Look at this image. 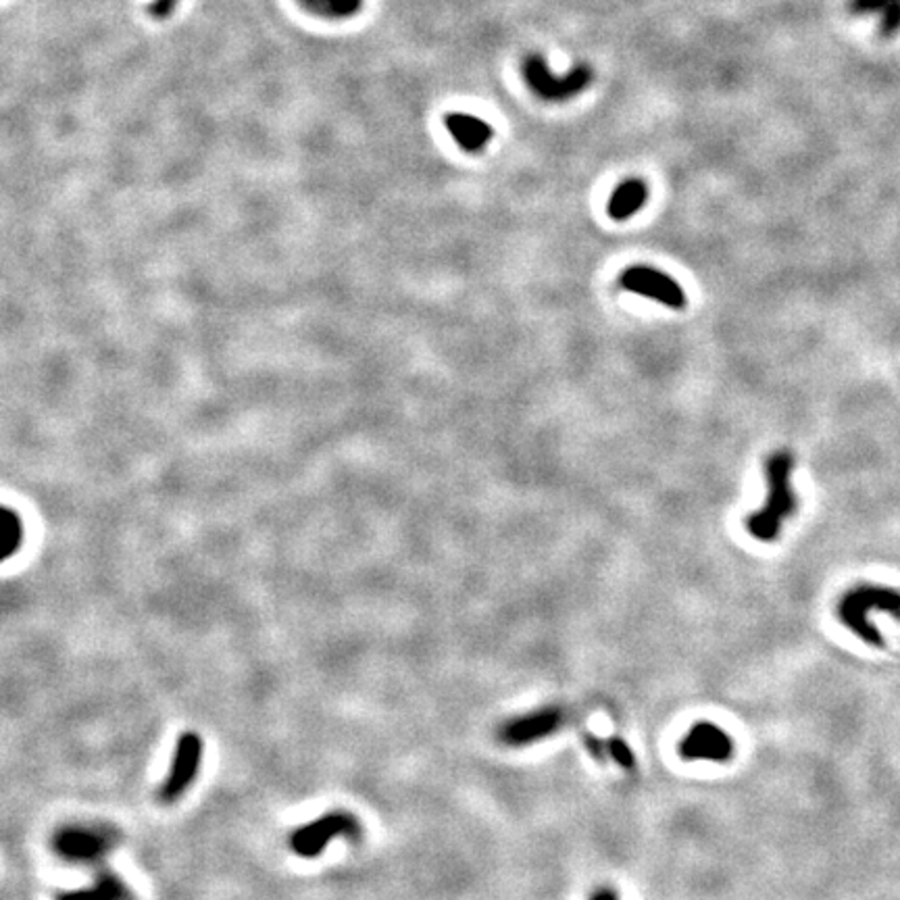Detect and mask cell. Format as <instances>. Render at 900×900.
<instances>
[{"mask_svg": "<svg viewBox=\"0 0 900 900\" xmlns=\"http://www.w3.org/2000/svg\"><path fill=\"white\" fill-rule=\"evenodd\" d=\"M648 200V186L644 179L629 177L615 188L609 200V215L615 221H626L636 215Z\"/></svg>", "mask_w": 900, "mask_h": 900, "instance_id": "10", "label": "cell"}, {"mask_svg": "<svg viewBox=\"0 0 900 900\" xmlns=\"http://www.w3.org/2000/svg\"><path fill=\"white\" fill-rule=\"evenodd\" d=\"M176 5H177V0H155V3L150 5L148 13L153 15L155 19H167L169 15L174 13Z\"/></svg>", "mask_w": 900, "mask_h": 900, "instance_id": "16", "label": "cell"}, {"mask_svg": "<svg viewBox=\"0 0 900 900\" xmlns=\"http://www.w3.org/2000/svg\"><path fill=\"white\" fill-rule=\"evenodd\" d=\"M565 712L559 707H544L521 717H513L498 727V740L505 746H528L559 732Z\"/></svg>", "mask_w": 900, "mask_h": 900, "instance_id": "5", "label": "cell"}, {"mask_svg": "<svg viewBox=\"0 0 900 900\" xmlns=\"http://www.w3.org/2000/svg\"><path fill=\"white\" fill-rule=\"evenodd\" d=\"M678 753L686 761L727 763L734 756V740L719 725L702 722L690 727L680 742Z\"/></svg>", "mask_w": 900, "mask_h": 900, "instance_id": "7", "label": "cell"}, {"mask_svg": "<svg viewBox=\"0 0 900 900\" xmlns=\"http://www.w3.org/2000/svg\"><path fill=\"white\" fill-rule=\"evenodd\" d=\"M521 71L531 92L549 102H562L573 99V96L584 92V90L592 84V78H595L590 65L586 63L575 65L567 75L557 78V75L549 70V63L544 61L542 55L525 57Z\"/></svg>", "mask_w": 900, "mask_h": 900, "instance_id": "3", "label": "cell"}, {"mask_svg": "<svg viewBox=\"0 0 900 900\" xmlns=\"http://www.w3.org/2000/svg\"><path fill=\"white\" fill-rule=\"evenodd\" d=\"M202 750H205V745H202V738L198 734L186 732L179 736L174 765H171V774L167 779H165V784L161 788L163 802H176L188 788H190L194 777L198 774Z\"/></svg>", "mask_w": 900, "mask_h": 900, "instance_id": "8", "label": "cell"}, {"mask_svg": "<svg viewBox=\"0 0 900 900\" xmlns=\"http://www.w3.org/2000/svg\"><path fill=\"white\" fill-rule=\"evenodd\" d=\"M900 32V0H890L880 15V36L892 38Z\"/></svg>", "mask_w": 900, "mask_h": 900, "instance_id": "13", "label": "cell"}, {"mask_svg": "<svg viewBox=\"0 0 900 900\" xmlns=\"http://www.w3.org/2000/svg\"><path fill=\"white\" fill-rule=\"evenodd\" d=\"M621 286L634 295L652 298L673 311L686 309V292L671 275L648 265H634L621 273Z\"/></svg>", "mask_w": 900, "mask_h": 900, "instance_id": "4", "label": "cell"}, {"mask_svg": "<svg viewBox=\"0 0 900 900\" xmlns=\"http://www.w3.org/2000/svg\"><path fill=\"white\" fill-rule=\"evenodd\" d=\"M890 0H851L849 11L852 15H882Z\"/></svg>", "mask_w": 900, "mask_h": 900, "instance_id": "14", "label": "cell"}, {"mask_svg": "<svg viewBox=\"0 0 900 900\" xmlns=\"http://www.w3.org/2000/svg\"><path fill=\"white\" fill-rule=\"evenodd\" d=\"M63 900H104L102 895H92V892H81V895L65 896Z\"/></svg>", "mask_w": 900, "mask_h": 900, "instance_id": "18", "label": "cell"}, {"mask_svg": "<svg viewBox=\"0 0 900 900\" xmlns=\"http://www.w3.org/2000/svg\"><path fill=\"white\" fill-rule=\"evenodd\" d=\"M875 611L886 613L900 621V590L877 582H859L840 596L836 605L838 621L861 642L873 648L884 647V636L873 624Z\"/></svg>", "mask_w": 900, "mask_h": 900, "instance_id": "1", "label": "cell"}, {"mask_svg": "<svg viewBox=\"0 0 900 900\" xmlns=\"http://www.w3.org/2000/svg\"><path fill=\"white\" fill-rule=\"evenodd\" d=\"M445 125L450 136L456 140V145L467 153H479L494 136L490 125L474 115H467V112H448L445 117Z\"/></svg>", "mask_w": 900, "mask_h": 900, "instance_id": "9", "label": "cell"}, {"mask_svg": "<svg viewBox=\"0 0 900 900\" xmlns=\"http://www.w3.org/2000/svg\"><path fill=\"white\" fill-rule=\"evenodd\" d=\"M309 13L327 19H344L361 9V0H298Z\"/></svg>", "mask_w": 900, "mask_h": 900, "instance_id": "11", "label": "cell"}, {"mask_svg": "<svg viewBox=\"0 0 900 900\" xmlns=\"http://www.w3.org/2000/svg\"><path fill=\"white\" fill-rule=\"evenodd\" d=\"M794 469V459L788 450H777L769 455L765 461V477H767V500L761 511L746 517L748 534L761 540V542H771L779 536L782 523L797 511L798 500L792 490L790 476Z\"/></svg>", "mask_w": 900, "mask_h": 900, "instance_id": "2", "label": "cell"}, {"mask_svg": "<svg viewBox=\"0 0 900 900\" xmlns=\"http://www.w3.org/2000/svg\"><path fill=\"white\" fill-rule=\"evenodd\" d=\"M359 821L348 813H327L321 820L300 828L290 844L300 857H317L324 846L336 836H359Z\"/></svg>", "mask_w": 900, "mask_h": 900, "instance_id": "6", "label": "cell"}, {"mask_svg": "<svg viewBox=\"0 0 900 900\" xmlns=\"http://www.w3.org/2000/svg\"><path fill=\"white\" fill-rule=\"evenodd\" d=\"M584 745H586L588 753L595 756L596 761H605L606 755H609V750H606V740H600L598 736H595V734H590V732L584 734Z\"/></svg>", "mask_w": 900, "mask_h": 900, "instance_id": "15", "label": "cell"}, {"mask_svg": "<svg viewBox=\"0 0 900 900\" xmlns=\"http://www.w3.org/2000/svg\"><path fill=\"white\" fill-rule=\"evenodd\" d=\"M606 750H609V756L619 765V767H624L626 771H632L636 767L634 750L626 745V740H621L617 736L609 738L606 740Z\"/></svg>", "mask_w": 900, "mask_h": 900, "instance_id": "12", "label": "cell"}, {"mask_svg": "<svg viewBox=\"0 0 900 900\" xmlns=\"http://www.w3.org/2000/svg\"><path fill=\"white\" fill-rule=\"evenodd\" d=\"M590 900H619V896H617V892H615V890L603 888V890H596L595 895H592Z\"/></svg>", "mask_w": 900, "mask_h": 900, "instance_id": "17", "label": "cell"}]
</instances>
